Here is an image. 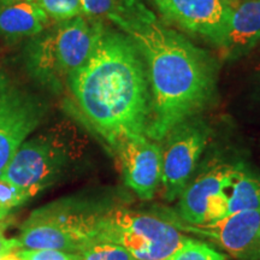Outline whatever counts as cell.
Returning a JSON list of instances; mask_svg holds the SVG:
<instances>
[{
	"label": "cell",
	"instance_id": "1",
	"mask_svg": "<svg viewBox=\"0 0 260 260\" xmlns=\"http://www.w3.org/2000/svg\"><path fill=\"white\" fill-rule=\"evenodd\" d=\"M107 19L132 39L145 63L151 94L148 139L161 141L214 103L218 63L212 54L168 28L140 0H118Z\"/></svg>",
	"mask_w": 260,
	"mask_h": 260
},
{
	"label": "cell",
	"instance_id": "2",
	"mask_svg": "<svg viewBox=\"0 0 260 260\" xmlns=\"http://www.w3.org/2000/svg\"><path fill=\"white\" fill-rule=\"evenodd\" d=\"M67 86L81 119L112 151L126 139L145 135L151 103L147 73L123 31L104 25L89 57Z\"/></svg>",
	"mask_w": 260,
	"mask_h": 260
},
{
	"label": "cell",
	"instance_id": "3",
	"mask_svg": "<svg viewBox=\"0 0 260 260\" xmlns=\"http://www.w3.org/2000/svg\"><path fill=\"white\" fill-rule=\"evenodd\" d=\"M104 25L100 19L81 15L29 39L22 53L28 76L51 92H61L70 75L89 57Z\"/></svg>",
	"mask_w": 260,
	"mask_h": 260
},
{
	"label": "cell",
	"instance_id": "4",
	"mask_svg": "<svg viewBox=\"0 0 260 260\" xmlns=\"http://www.w3.org/2000/svg\"><path fill=\"white\" fill-rule=\"evenodd\" d=\"M189 240L158 213L116 206L104 210L95 241L122 246L135 260H164Z\"/></svg>",
	"mask_w": 260,
	"mask_h": 260
},
{
	"label": "cell",
	"instance_id": "5",
	"mask_svg": "<svg viewBox=\"0 0 260 260\" xmlns=\"http://www.w3.org/2000/svg\"><path fill=\"white\" fill-rule=\"evenodd\" d=\"M69 130L54 126L28 138L6 167L3 177L28 199L54 184L77 157Z\"/></svg>",
	"mask_w": 260,
	"mask_h": 260
},
{
	"label": "cell",
	"instance_id": "6",
	"mask_svg": "<svg viewBox=\"0 0 260 260\" xmlns=\"http://www.w3.org/2000/svg\"><path fill=\"white\" fill-rule=\"evenodd\" d=\"M47 112L48 104L42 98L0 74V176Z\"/></svg>",
	"mask_w": 260,
	"mask_h": 260
},
{
	"label": "cell",
	"instance_id": "7",
	"mask_svg": "<svg viewBox=\"0 0 260 260\" xmlns=\"http://www.w3.org/2000/svg\"><path fill=\"white\" fill-rule=\"evenodd\" d=\"M211 134L210 125L197 116L177 124L167 135L162 149L161 186L169 203L178 199L189 183Z\"/></svg>",
	"mask_w": 260,
	"mask_h": 260
},
{
	"label": "cell",
	"instance_id": "8",
	"mask_svg": "<svg viewBox=\"0 0 260 260\" xmlns=\"http://www.w3.org/2000/svg\"><path fill=\"white\" fill-rule=\"evenodd\" d=\"M178 230L210 240L237 260H260V210L229 213L213 222L190 224L172 210L158 212Z\"/></svg>",
	"mask_w": 260,
	"mask_h": 260
},
{
	"label": "cell",
	"instance_id": "9",
	"mask_svg": "<svg viewBox=\"0 0 260 260\" xmlns=\"http://www.w3.org/2000/svg\"><path fill=\"white\" fill-rule=\"evenodd\" d=\"M165 21L218 48L225 39L233 0H148Z\"/></svg>",
	"mask_w": 260,
	"mask_h": 260
},
{
	"label": "cell",
	"instance_id": "10",
	"mask_svg": "<svg viewBox=\"0 0 260 260\" xmlns=\"http://www.w3.org/2000/svg\"><path fill=\"white\" fill-rule=\"evenodd\" d=\"M125 184L142 200H151L161 183L162 148L140 135L126 139L115 149Z\"/></svg>",
	"mask_w": 260,
	"mask_h": 260
},
{
	"label": "cell",
	"instance_id": "11",
	"mask_svg": "<svg viewBox=\"0 0 260 260\" xmlns=\"http://www.w3.org/2000/svg\"><path fill=\"white\" fill-rule=\"evenodd\" d=\"M235 164L214 160L207 165L194 180H190L178 197L175 214L183 222L205 223L207 205L216 195L226 191Z\"/></svg>",
	"mask_w": 260,
	"mask_h": 260
},
{
	"label": "cell",
	"instance_id": "12",
	"mask_svg": "<svg viewBox=\"0 0 260 260\" xmlns=\"http://www.w3.org/2000/svg\"><path fill=\"white\" fill-rule=\"evenodd\" d=\"M260 41V0H233L225 39L220 50L224 59L245 56Z\"/></svg>",
	"mask_w": 260,
	"mask_h": 260
},
{
	"label": "cell",
	"instance_id": "13",
	"mask_svg": "<svg viewBox=\"0 0 260 260\" xmlns=\"http://www.w3.org/2000/svg\"><path fill=\"white\" fill-rule=\"evenodd\" d=\"M51 27V19L38 2L0 5V38L17 42L30 39Z\"/></svg>",
	"mask_w": 260,
	"mask_h": 260
},
{
	"label": "cell",
	"instance_id": "14",
	"mask_svg": "<svg viewBox=\"0 0 260 260\" xmlns=\"http://www.w3.org/2000/svg\"><path fill=\"white\" fill-rule=\"evenodd\" d=\"M226 194L228 214L260 210V174L252 171L241 162L235 164Z\"/></svg>",
	"mask_w": 260,
	"mask_h": 260
},
{
	"label": "cell",
	"instance_id": "15",
	"mask_svg": "<svg viewBox=\"0 0 260 260\" xmlns=\"http://www.w3.org/2000/svg\"><path fill=\"white\" fill-rule=\"evenodd\" d=\"M73 254L74 260H135L122 246L106 241L92 242Z\"/></svg>",
	"mask_w": 260,
	"mask_h": 260
},
{
	"label": "cell",
	"instance_id": "16",
	"mask_svg": "<svg viewBox=\"0 0 260 260\" xmlns=\"http://www.w3.org/2000/svg\"><path fill=\"white\" fill-rule=\"evenodd\" d=\"M224 253L216 251L212 246L206 242L197 241L191 239L181 246L174 253H171L164 260H226Z\"/></svg>",
	"mask_w": 260,
	"mask_h": 260
},
{
	"label": "cell",
	"instance_id": "17",
	"mask_svg": "<svg viewBox=\"0 0 260 260\" xmlns=\"http://www.w3.org/2000/svg\"><path fill=\"white\" fill-rule=\"evenodd\" d=\"M48 18L56 23L65 22L82 15L81 0H37Z\"/></svg>",
	"mask_w": 260,
	"mask_h": 260
},
{
	"label": "cell",
	"instance_id": "18",
	"mask_svg": "<svg viewBox=\"0 0 260 260\" xmlns=\"http://www.w3.org/2000/svg\"><path fill=\"white\" fill-rule=\"evenodd\" d=\"M29 200L23 191L0 176V218L9 217L12 210Z\"/></svg>",
	"mask_w": 260,
	"mask_h": 260
},
{
	"label": "cell",
	"instance_id": "19",
	"mask_svg": "<svg viewBox=\"0 0 260 260\" xmlns=\"http://www.w3.org/2000/svg\"><path fill=\"white\" fill-rule=\"evenodd\" d=\"M82 15L86 17L99 19L107 18L118 6V0H81Z\"/></svg>",
	"mask_w": 260,
	"mask_h": 260
},
{
	"label": "cell",
	"instance_id": "20",
	"mask_svg": "<svg viewBox=\"0 0 260 260\" xmlns=\"http://www.w3.org/2000/svg\"><path fill=\"white\" fill-rule=\"evenodd\" d=\"M15 253L22 260H74L73 253L54 249H17Z\"/></svg>",
	"mask_w": 260,
	"mask_h": 260
},
{
	"label": "cell",
	"instance_id": "21",
	"mask_svg": "<svg viewBox=\"0 0 260 260\" xmlns=\"http://www.w3.org/2000/svg\"><path fill=\"white\" fill-rule=\"evenodd\" d=\"M10 225L9 217L6 218H0V256L9 254V253L15 252L18 248L17 241L15 239H9L6 237L5 233L8 226Z\"/></svg>",
	"mask_w": 260,
	"mask_h": 260
},
{
	"label": "cell",
	"instance_id": "22",
	"mask_svg": "<svg viewBox=\"0 0 260 260\" xmlns=\"http://www.w3.org/2000/svg\"><path fill=\"white\" fill-rule=\"evenodd\" d=\"M0 260H22V259L18 258L17 254H16L15 252H11V253H9V254L0 256Z\"/></svg>",
	"mask_w": 260,
	"mask_h": 260
},
{
	"label": "cell",
	"instance_id": "23",
	"mask_svg": "<svg viewBox=\"0 0 260 260\" xmlns=\"http://www.w3.org/2000/svg\"><path fill=\"white\" fill-rule=\"evenodd\" d=\"M21 2H37V0H0V5L15 4V3H21Z\"/></svg>",
	"mask_w": 260,
	"mask_h": 260
}]
</instances>
